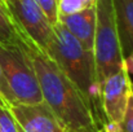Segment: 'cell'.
Here are the masks:
<instances>
[{"label":"cell","instance_id":"obj_1","mask_svg":"<svg viewBox=\"0 0 133 132\" xmlns=\"http://www.w3.org/2000/svg\"><path fill=\"white\" fill-rule=\"evenodd\" d=\"M19 36V35H18ZM35 70L43 101L66 132H97L103 124L92 102L44 51L19 36Z\"/></svg>","mask_w":133,"mask_h":132},{"label":"cell","instance_id":"obj_2","mask_svg":"<svg viewBox=\"0 0 133 132\" xmlns=\"http://www.w3.org/2000/svg\"><path fill=\"white\" fill-rule=\"evenodd\" d=\"M45 53L67 75L92 102L102 124L107 123L99 100V86L96 80V67L93 52L87 51L59 22L53 26V38Z\"/></svg>","mask_w":133,"mask_h":132},{"label":"cell","instance_id":"obj_3","mask_svg":"<svg viewBox=\"0 0 133 132\" xmlns=\"http://www.w3.org/2000/svg\"><path fill=\"white\" fill-rule=\"evenodd\" d=\"M96 80L98 86L110 75L124 67L112 0H97L96 31L93 43Z\"/></svg>","mask_w":133,"mask_h":132},{"label":"cell","instance_id":"obj_4","mask_svg":"<svg viewBox=\"0 0 133 132\" xmlns=\"http://www.w3.org/2000/svg\"><path fill=\"white\" fill-rule=\"evenodd\" d=\"M0 66L10 91L13 105L43 102L35 70L19 42V36L13 44H0Z\"/></svg>","mask_w":133,"mask_h":132},{"label":"cell","instance_id":"obj_5","mask_svg":"<svg viewBox=\"0 0 133 132\" xmlns=\"http://www.w3.org/2000/svg\"><path fill=\"white\" fill-rule=\"evenodd\" d=\"M18 35L45 51L53 38V25L35 0H4Z\"/></svg>","mask_w":133,"mask_h":132},{"label":"cell","instance_id":"obj_6","mask_svg":"<svg viewBox=\"0 0 133 132\" xmlns=\"http://www.w3.org/2000/svg\"><path fill=\"white\" fill-rule=\"evenodd\" d=\"M133 89L129 73L125 66L112 75L107 77L99 84L101 108L107 122L120 124L128 102V97Z\"/></svg>","mask_w":133,"mask_h":132},{"label":"cell","instance_id":"obj_7","mask_svg":"<svg viewBox=\"0 0 133 132\" xmlns=\"http://www.w3.org/2000/svg\"><path fill=\"white\" fill-rule=\"evenodd\" d=\"M9 109L21 132H66L44 101L32 105L16 104L9 106Z\"/></svg>","mask_w":133,"mask_h":132},{"label":"cell","instance_id":"obj_8","mask_svg":"<svg viewBox=\"0 0 133 132\" xmlns=\"http://www.w3.org/2000/svg\"><path fill=\"white\" fill-rule=\"evenodd\" d=\"M58 22L82 44L87 51L93 52L96 31V7L85 10L58 17Z\"/></svg>","mask_w":133,"mask_h":132},{"label":"cell","instance_id":"obj_9","mask_svg":"<svg viewBox=\"0 0 133 132\" xmlns=\"http://www.w3.org/2000/svg\"><path fill=\"white\" fill-rule=\"evenodd\" d=\"M116 30L125 58L133 57V0H112Z\"/></svg>","mask_w":133,"mask_h":132},{"label":"cell","instance_id":"obj_10","mask_svg":"<svg viewBox=\"0 0 133 132\" xmlns=\"http://www.w3.org/2000/svg\"><path fill=\"white\" fill-rule=\"evenodd\" d=\"M18 40L16 26L5 8L0 4V44H13Z\"/></svg>","mask_w":133,"mask_h":132},{"label":"cell","instance_id":"obj_11","mask_svg":"<svg viewBox=\"0 0 133 132\" xmlns=\"http://www.w3.org/2000/svg\"><path fill=\"white\" fill-rule=\"evenodd\" d=\"M97 0H58V17L74 14L96 7Z\"/></svg>","mask_w":133,"mask_h":132},{"label":"cell","instance_id":"obj_12","mask_svg":"<svg viewBox=\"0 0 133 132\" xmlns=\"http://www.w3.org/2000/svg\"><path fill=\"white\" fill-rule=\"evenodd\" d=\"M0 132H21L8 105H0Z\"/></svg>","mask_w":133,"mask_h":132},{"label":"cell","instance_id":"obj_13","mask_svg":"<svg viewBox=\"0 0 133 132\" xmlns=\"http://www.w3.org/2000/svg\"><path fill=\"white\" fill-rule=\"evenodd\" d=\"M48 21L54 26L58 22V0H35Z\"/></svg>","mask_w":133,"mask_h":132},{"label":"cell","instance_id":"obj_14","mask_svg":"<svg viewBox=\"0 0 133 132\" xmlns=\"http://www.w3.org/2000/svg\"><path fill=\"white\" fill-rule=\"evenodd\" d=\"M120 127L123 132H133V89L131 91V95L128 97V102L125 106V111Z\"/></svg>","mask_w":133,"mask_h":132},{"label":"cell","instance_id":"obj_15","mask_svg":"<svg viewBox=\"0 0 133 132\" xmlns=\"http://www.w3.org/2000/svg\"><path fill=\"white\" fill-rule=\"evenodd\" d=\"M0 97H1V100L5 102V105H8V106L13 105L12 95H10L9 87H8V83H6V80H5V78H4L1 66H0Z\"/></svg>","mask_w":133,"mask_h":132},{"label":"cell","instance_id":"obj_16","mask_svg":"<svg viewBox=\"0 0 133 132\" xmlns=\"http://www.w3.org/2000/svg\"><path fill=\"white\" fill-rule=\"evenodd\" d=\"M0 105H5V102H4V101L1 100V97H0Z\"/></svg>","mask_w":133,"mask_h":132},{"label":"cell","instance_id":"obj_17","mask_svg":"<svg viewBox=\"0 0 133 132\" xmlns=\"http://www.w3.org/2000/svg\"><path fill=\"white\" fill-rule=\"evenodd\" d=\"M0 4H3V5H5V4H4V0H0Z\"/></svg>","mask_w":133,"mask_h":132}]
</instances>
